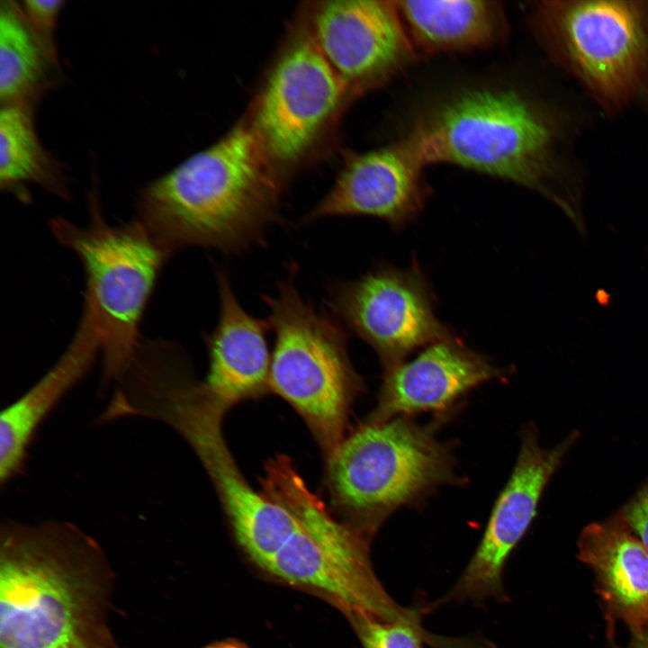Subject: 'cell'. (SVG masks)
<instances>
[{
    "mask_svg": "<svg viewBox=\"0 0 648 648\" xmlns=\"http://www.w3.org/2000/svg\"><path fill=\"white\" fill-rule=\"evenodd\" d=\"M287 184L242 117L148 184L135 220L169 256L190 247L238 253L265 238Z\"/></svg>",
    "mask_w": 648,
    "mask_h": 648,
    "instance_id": "1",
    "label": "cell"
},
{
    "mask_svg": "<svg viewBox=\"0 0 648 648\" xmlns=\"http://www.w3.org/2000/svg\"><path fill=\"white\" fill-rule=\"evenodd\" d=\"M104 556L68 521L7 519L0 536V648H112Z\"/></svg>",
    "mask_w": 648,
    "mask_h": 648,
    "instance_id": "2",
    "label": "cell"
},
{
    "mask_svg": "<svg viewBox=\"0 0 648 648\" xmlns=\"http://www.w3.org/2000/svg\"><path fill=\"white\" fill-rule=\"evenodd\" d=\"M125 408L129 417L158 421L185 440L214 485L238 543L263 569L297 523L245 480L223 437L225 411L207 394L190 363L164 360L146 368L131 383Z\"/></svg>",
    "mask_w": 648,
    "mask_h": 648,
    "instance_id": "3",
    "label": "cell"
},
{
    "mask_svg": "<svg viewBox=\"0 0 648 648\" xmlns=\"http://www.w3.org/2000/svg\"><path fill=\"white\" fill-rule=\"evenodd\" d=\"M89 221L78 226L62 217L50 227L59 244L79 258L86 275L82 314L95 327L101 345L102 382L114 385L142 339L140 321L162 266L170 256L135 219L107 223L91 194Z\"/></svg>",
    "mask_w": 648,
    "mask_h": 648,
    "instance_id": "4",
    "label": "cell"
},
{
    "mask_svg": "<svg viewBox=\"0 0 648 648\" xmlns=\"http://www.w3.org/2000/svg\"><path fill=\"white\" fill-rule=\"evenodd\" d=\"M354 100L296 15L244 118L289 182L331 150Z\"/></svg>",
    "mask_w": 648,
    "mask_h": 648,
    "instance_id": "5",
    "label": "cell"
},
{
    "mask_svg": "<svg viewBox=\"0 0 648 648\" xmlns=\"http://www.w3.org/2000/svg\"><path fill=\"white\" fill-rule=\"evenodd\" d=\"M264 302L274 334L269 388L302 417L328 456L345 438L359 389L345 328L302 296L294 267Z\"/></svg>",
    "mask_w": 648,
    "mask_h": 648,
    "instance_id": "6",
    "label": "cell"
},
{
    "mask_svg": "<svg viewBox=\"0 0 648 648\" xmlns=\"http://www.w3.org/2000/svg\"><path fill=\"white\" fill-rule=\"evenodd\" d=\"M406 137L426 166L452 164L536 187L551 134L516 91L475 88L426 111Z\"/></svg>",
    "mask_w": 648,
    "mask_h": 648,
    "instance_id": "7",
    "label": "cell"
},
{
    "mask_svg": "<svg viewBox=\"0 0 648 648\" xmlns=\"http://www.w3.org/2000/svg\"><path fill=\"white\" fill-rule=\"evenodd\" d=\"M454 478L449 448L405 417L369 421L328 455L332 498L365 536L400 507Z\"/></svg>",
    "mask_w": 648,
    "mask_h": 648,
    "instance_id": "8",
    "label": "cell"
},
{
    "mask_svg": "<svg viewBox=\"0 0 648 648\" xmlns=\"http://www.w3.org/2000/svg\"><path fill=\"white\" fill-rule=\"evenodd\" d=\"M297 526L264 571L328 599L347 616L386 621L417 616L386 593L371 564L366 538L322 507L298 515Z\"/></svg>",
    "mask_w": 648,
    "mask_h": 648,
    "instance_id": "9",
    "label": "cell"
},
{
    "mask_svg": "<svg viewBox=\"0 0 648 648\" xmlns=\"http://www.w3.org/2000/svg\"><path fill=\"white\" fill-rule=\"evenodd\" d=\"M329 306L346 331L374 348L385 370L413 350L452 337L437 319L432 291L417 267L380 266L338 282L330 289Z\"/></svg>",
    "mask_w": 648,
    "mask_h": 648,
    "instance_id": "10",
    "label": "cell"
},
{
    "mask_svg": "<svg viewBox=\"0 0 648 648\" xmlns=\"http://www.w3.org/2000/svg\"><path fill=\"white\" fill-rule=\"evenodd\" d=\"M296 15L356 99L418 58L396 1H309Z\"/></svg>",
    "mask_w": 648,
    "mask_h": 648,
    "instance_id": "11",
    "label": "cell"
},
{
    "mask_svg": "<svg viewBox=\"0 0 648 648\" xmlns=\"http://www.w3.org/2000/svg\"><path fill=\"white\" fill-rule=\"evenodd\" d=\"M425 166L406 136L373 150L348 152L332 186L305 221L366 216L403 227L419 214L428 198Z\"/></svg>",
    "mask_w": 648,
    "mask_h": 648,
    "instance_id": "12",
    "label": "cell"
},
{
    "mask_svg": "<svg viewBox=\"0 0 648 648\" xmlns=\"http://www.w3.org/2000/svg\"><path fill=\"white\" fill-rule=\"evenodd\" d=\"M571 440L552 449L525 434L511 474L491 509L477 549L445 600L503 598L505 563L531 525L543 490Z\"/></svg>",
    "mask_w": 648,
    "mask_h": 648,
    "instance_id": "13",
    "label": "cell"
},
{
    "mask_svg": "<svg viewBox=\"0 0 648 648\" xmlns=\"http://www.w3.org/2000/svg\"><path fill=\"white\" fill-rule=\"evenodd\" d=\"M553 17L568 55L592 86L613 94L634 80L647 47L642 15L634 4L576 1L563 4Z\"/></svg>",
    "mask_w": 648,
    "mask_h": 648,
    "instance_id": "14",
    "label": "cell"
},
{
    "mask_svg": "<svg viewBox=\"0 0 648 648\" xmlns=\"http://www.w3.org/2000/svg\"><path fill=\"white\" fill-rule=\"evenodd\" d=\"M501 375L503 372L482 355L450 337L386 370L369 421L444 410L470 390Z\"/></svg>",
    "mask_w": 648,
    "mask_h": 648,
    "instance_id": "15",
    "label": "cell"
},
{
    "mask_svg": "<svg viewBox=\"0 0 648 648\" xmlns=\"http://www.w3.org/2000/svg\"><path fill=\"white\" fill-rule=\"evenodd\" d=\"M220 315L206 338L209 369L202 381L213 402L225 412L233 405L261 395L269 388L271 357L267 320L247 312L229 276L217 272Z\"/></svg>",
    "mask_w": 648,
    "mask_h": 648,
    "instance_id": "16",
    "label": "cell"
},
{
    "mask_svg": "<svg viewBox=\"0 0 648 648\" xmlns=\"http://www.w3.org/2000/svg\"><path fill=\"white\" fill-rule=\"evenodd\" d=\"M101 356L98 332L81 315L68 345L50 368L0 416V483L8 484L25 466L35 436L65 396L91 371Z\"/></svg>",
    "mask_w": 648,
    "mask_h": 648,
    "instance_id": "17",
    "label": "cell"
},
{
    "mask_svg": "<svg viewBox=\"0 0 648 648\" xmlns=\"http://www.w3.org/2000/svg\"><path fill=\"white\" fill-rule=\"evenodd\" d=\"M578 548L611 614L634 636L648 633V552L625 520L590 524L580 534Z\"/></svg>",
    "mask_w": 648,
    "mask_h": 648,
    "instance_id": "18",
    "label": "cell"
},
{
    "mask_svg": "<svg viewBox=\"0 0 648 648\" xmlns=\"http://www.w3.org/2000/svg\"><path fill=\"white\" fill-rule=\"evenodd\" d=\"M416 52L455 53L491 47L506 34L504 8L497 1H396Z\"/></svg>",
    "mask_w": 648,
    "mask_h": 648,
    "instance_id": "19",
    "label": "cell"
},
{
    "mask_svg": "<svg viewBox=\"0 0 648 648\" xmlns=\"http://www.w3.org/2000/svg\"><path fill=\"white\" fill-rule=\"evenodd\" d=\"M25 184L67 195V187L39 141L29 112L10 104L0 112V185L14 191Z\"/></svg>",
    "mask_w": 648,
    "mask_h": 648,
    "instance_id": "20",
    "label": "cell"
},
{
    "mask_svg": "<svg viewBox=\"0 0 648 648\" xmlns=\"http://www.w3.org/2000/svg\"><path fill=\"white\" fill-rule=\"evenodd\" d=\"M40 43L21 9L3 2L0 11V98L6 104L28 94L43 72Z\"/></svg>",
    "mask_w": 648,
    "mask_h": 648,
    "instance_id": "21",
    "label": "cell"
},
{
    "mask_svg": "<svg viewBox=\"0 0 648 648\" xmlns=\"http://www.w3.org/2000/svg\"><path fill=\"white\" fill-rule=\"evenodd\" d=\"M348 618L363 648H422L418 617L386 621L353 615Z\"/></svg>",
    "mask_w": 648,
    "mask_h": 648,
    "instance_id": "22",
    "label": "cell"
},
{
    "mask_svg": "<svg viewBox=\"0 0 648 648\" xmlns=\"http://www.w3.org/2000/svg\"><path fill=\"white\" fill-rule=\"evenodd\" d=\"M63 4L61 0H28L21 12L30 27L50 44Z\"/></svg>",
    "mask_w": 648,
    "mask_h": 648,
    "instance_id": "23",
    "label": "cell"
},
{
    "mask_svg": "<svg viewBox=\"0 0 648 648\" xmlns=\"http://www.w3.org/2000/svg\"><path fill=\"white\" fill-rule=\"evenodd\" d=\"M623 519L648 552V483L626 507Z\"/></svg>",
    "mask_w": 648,
    "mask_h": 648,
    "instance_id": "24",
    "label": "cell"
},
{
    "mask_svg": "<svg viewBox=\"0 0 648 648\" xmlns=\"http://www.w3.org/2000/svg\"><path fill=\"white\" fill-rule=\"evenodd\" d=\"M205 648H248L246 644L236 640H224L210 644Z\"/></svg>",
    "mask_w": 648,
    "mask_h": 648,
    "instance_id": "25",
    "label": "cell"
},
{
    "mask_svg": "<svg viewBox=\"0 0 648 648\" xmlns=\"http://www.w3.org/2000/svg\"><path fill=\"white\" fill-rule=\"evenodd\" d=\"M628 648H648V633L634 636Z\"/></svg>",
    "mask_w": 648,
    "mask_h": 648,
    "instance_id": "26",
    "label": "cell"
}]
</instances>
